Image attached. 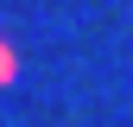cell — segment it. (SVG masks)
<instances>
[{"label": "cell", "instance_id": "6da1fadb", "mask_svg": "<svg viewBox=\"0 0 133 127\" xmlns=\"http://www.w3.org/2000/svg\"><path fill=\"white\" fill-rule=\"evenodd\" d=\"M19 76V51H13V38H0V89Z\"/></svg>", "mask_w": 133, "mask_h": 127}]
</instances>
